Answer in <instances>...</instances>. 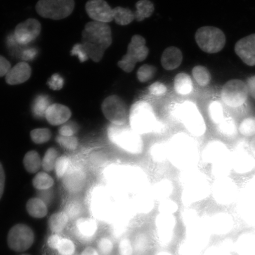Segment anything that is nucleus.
I'll return each instance as SVG.
<instances>
[{
	"instance_id": "obj_20",
	"label": "nucleus",
	"mask_w": 255,
	"mask_h": 255,
	"mask_svg": "<svg viewBox=\"0 0 255 255\" xmlns=\"http://www.w3.org/2000/svg\"><path fill=\"white\" fill-rule=\"evenodd\" d=\"M76 232L78 237L83 241H91L97 234L98 225L94 219L79 218L76 222Z\"/></svg>"
},
{
	"instance_id": "obj_25",
	"label": "nucleus",
	"mask_w": 255,
	"mask_h": 255,
	"mask_svg": "<svg viewBox=\"0 0 255 255\" xmlns=\"http://www.w3.org/2000/svg\"><path fill=\"white\" fill-rule=\"evenodd\" d=\"M136 11L133 13L137 21H142L151 17L154 11V6L149 0H139L136 3Z\"/></svg>"
},
{
	"instance_id": "obj_42",
	"label": "nucleus",
	"mask_w": 255,
	"mask_h": 255,
	"mask_svg": "<svg viewBox=\"0 0 255 255\" xmlns=\"http://www.w3.org/2000/svg\"><path fill=\"white\" fill-rule=\"evenodd\" d=\"M70 159L66 156H62L57 158L55 165V170L57 177L61 178L68 170Z\"/></svg>"
},
{
	"instance_id": "obj_54",
	"label": "nucleus",
	"mask_w": 255,
	"mask_h": 255,
	"mask_svg": "<svg viewBox=\"0 0 255 255\" xmlns=\"http://www.w3.org/2000/svg\"><path fill=\"white\" fill-rule=\"evenodd\" d=\"M37 54V50L35 48H28L21 53V59L25 60V61L32 60L36 56Z\"/></svg>"
},
{
	"instance_id": "obj_18",
	"label": "nucleus",
	"mask_w": 255,
	"mask_h": 255,
	"mask_svg": "<svg viewBox=\"0 0 255 255\" xmlns=\"http://www.w3.org/2000/svg\"><path fill=\"white\" fill-rule=\"evenodd\" d=\"M31 75V68L27 62H21L15 65L5 75V81L10 85L23 84Z\"/></svg>"
},
{
	"instance_id": "obj_44",
	"label": "nucleus",
	"mask_w": 255,
	"mask_h": 255,
	"mask_svg": "<svg viewBox=\"0 0 255 255\" xmlns=\"http://www.w3.org/2000/svg\"><path fill=\"white\" fill-rule=\"evenodd\" d=\"M74 243L69 239L62 238L57 250L61 255H73L75 252Z\"/></svg>"
},
{
	"instance_id": "obj_3",
	"label": "nucleus",
	"mask_w": 255,
	"mask_h": 255,
	"mask_svg": "<svg viewBox=\"0 0 255 255\" xmlns=\"http://www.w3.org/2000/svg\"><path fill=\"white\" fill-rule=\"evenodd\" d=\"M194 146L193 141L187 136H175L167 145L168 158L175 166H186L193 161Z\"/></svg>"
},
{
	"instance_id": "obj_51",
	"label": "nucleus",
	"mask_w": 255,
	"mask_h": 255,
	"mask_svg": "<svg viewBox=\"0 0 255 255\" xmlns=\"http://www.w3.org/2000/svg\"><path fill=\"white\" fill-rule=\"evenodd\" d=\"M148 91L151 95L159 97V96L164 95L166 93L167 89L162 83L155 82L149 86Z\"/></svg>"
},
{
	"instance_id": "obj_27",
	"label": "nucleus",
	"mask_w": 255,
	"mask_h": 255,
	"mask_svg": "<svg viewBox=\"0 0 255 255\" xmlns=\"http://www.w3.org/2000/svg\"><path fill=\"white\" fill-rule=\"evenodd\" d=\"M113 19L117 24L127 25L134 20V14L129 8L117 7L113 9Z\"/></svg>"
},
{
	"instance_id": "obj_12",
	"label": "nucleus",
	"mask_w": 255,
	"mask_h": 255,
	"mask_svg": "<svg viewBox=\"0 0 255 255\" xmlns=\"http://www.w3.org/2000/svg\"><path fill=\"white\" fill-rule=\"evenodd\" d=\"M34 241V232L27 225H16L8 232V246L15 252L21 253L28 250L33 244Z\"/></svg>"
},
{
	"instance_id": "obj_14",
	"label": "nucleus",
	"mask_w": 255,
	"mask_h": 255,
	"mask_svg": "<svg viewBox=\"0 0 255 255\" xmlns=\"http://www.w3.org/2000/svg\"><path fill=\"white\" fill-rule=\"evenodd\" d=\"M41 30L40 22L36 19L29 18L15 27L14 36L18 44L24 46L36 40Z\"/></svg>"
},
{
	"instance_id": "obj_22",
	"label": "nucleus",
	"mask_w": 255,
	"mask_h": 255,
	"mask_svg": "<svg viewBox=\"0 0 255 255\" xmlns=\"http://www.w3.org/2000/svg\"><path fill=\"white\" fill-rule=\"evenodd\" d=\"M174 88L175 92L178 94H189L193 89L192 80L186 73H178L174 78Z\"/></svg>"
},
{
	"instance_id": "obj_50",
	"label": "nucleus",
	"mask_w": 255,
	"mask_h": 255,
	"mask_svg": "<svg viewBox=\"0 0 255 255\" xmlns=\"http://www.w3.org/2000/svg\"><path fill=\"white\" fill-rule=\"evenodd\" d=\"M82 208L80 204L77 202L69 203L66 207L65 213L69 219H74L81 214Z\"/></svg>"
},
{
	"instance_id": "obj_5",
	"label": "nucleus",
	"mask_w": 255,
	"mask_h": 255,
	"mask_svg": "<svg viewBox=\"0 0 255 255\" xmlns=\"http://www.w3.org/2000/svg\"><path fill=\"white\" fill-rule=\"evenodd\" d=\"M149 49L146 46V41L141 35L135 34L131 38L128 46L127 52L118 66L127 73L131 72L137 62H141L147 58Z\"/></svg>"
},
{
	"instance_id": "obj_19",
	"label": "nucleus",
	"mask_w": 255,
	"mask_h": 255,
	"mask_svg": "<svg viewBox=\"0 0 255 255\" xmlns=\"http://www.w3.org/2000/svg\"><path fill=\"white\" fill-rule=\"evenodd\" d=\"M62 178L64 187L71 193L79 192L85 184V174L77 169H68Z\"/></svg>"
},
{
	"instance_id": "obj_59",
	"label": "nucleus",
	"mask_w": 255,
	"mask_h": 255,
	"mask_svg": "<svg viewBox=\"0 0 255 255\" xmlns=\"http://www.w3.org/2000/svg\"><path fill=\"white\" fill-rule=\"evenodd\" d=\"M251 149L252 151H253L254 154L255 155V135L253 136V138L251 140Z\"/></svg>"
},
{
	"instance_id": "obj_35",
	"label": "nucleus",
	"mask_w": 255,
	"mask_h": 255,
	"mask_svg": "<svg viewBox=\"0 0 255 255\" xmlns=\"http://www.w3.org/2000/svg\"><path fill=\"white\" fill-rule=\"evenodd\" d=\"M150 155L153 160L156 162H162L168 158L167 146L164 143H157L151 146Z\"/></svg>"
},
{
	"instance_id": "obj_6",
	"label": "nucleus",
	"mask_w": 255,
	"mask_h": 255,
	"mask_svg": "<svg viewBox=\"0 0 255 255\" xmlns=\"http://www.w3.org/2000/svg\"><path fill=\"white\" fill-rule=\"evenodd\" d=\"M195 40L201 50L210 54L221 52L226 42V36L222 30L213 26L199 28L195 34Z\"/></svg>"
},
{
	"instance_id": "obj_4",
	"label": "nucleus",
	"mask_w": 255,
	"mask_h": 255,
	"mask_svg": "<svg viewBox=\"0 0 255 255\" xmlns=\"http://www.w3.org/2000/svg\"><path fill=\"white\" fill-rule=\"evenodd\" d=\"M108 179L116 186L128 190H136L142 187L144 174L133 167H114L108 173Z\"/></svg>"
},
{
	"instance_id": "obj_57",
	"label": "nucleus",
	"mask_w": 255,
	"mask_h": 255,
	"mask_svg": "<svg viewBox=\"0 0 255 255\" xmlns=\"http://www.w3.org/2000/svg\"><path fill=\"white\" fill-rule=\"evenodd\" d=\"M5 178L4 168H3L1 163L0 162V199H1L3 193H4Z\"/></svg>"
},
{
	"instance_id": "obj_33",
	"label": "nucleus",
	"mask_w": 255,
	"mask_h": 255,
	"mask_svg": "<svg viewBox=\"0 0 255 255\" xmlns=\"http://www.w3.org/2000/svg\"><path fill=\"white\" fill-rule=\"evenodd\" d=\"M172 190H173V188H172V185L170 181L163 180L155 185L153 193H154V196L158 199L162 200L168 199Z\"/></svg>"
},
{
	"instance_id": "obj_26",
	"label": "nucleus",
	"mask_w": 255,
	"mask_h": 255,
	"mask_svg": "<svg viewBox=\"0 0 255 255\" xmlns=\"http://www.w3.org/2000/svg\"><path fill=\"white\" fill-rule=\"evenodd\" d=\"M133 205L137 212L140 213H148L154 207V199L149 194H139L135 198Z\"/></svg>"
},
{
	"instance_id": "obj_17",
	"label": "nucleus",
	"mask_w": 255,
	"mask_h": 255,
	"mask_svg": "<svg viewBox=\"0 0 255 255\" xmlns=\"http://www.w3.org/2000/svg\"><path fill=\"white\" fill-rule=\"evenodd\" d=\"M44 117L51 125L60 126L68 122L72 117V112L65 105L54 104L48 107Z\"/></svg>"
},
{
	"instance_id": "obj_2",
	"label": "nucleus",
	"mask_w": 255,
	"mask_h": 255,
	"mask_svg": "<svg viewBox=\"0 0 255 255\" xmlns=\"http://www.w3.org/2000/svg\"><path fill=\"white\" fill-rule=\"evenodd\" d=\"M110 141L123 150L131 154H140L143 150V142L138 134L129 126L111 124L107 129Z\"/></svg>"
},
{
	"instance_id": "obj_24",
	"label": "nucleus",
	"mask_w": 255,
	"mask_h": 255,
	"mask_svg": "<svg viewBox=\"0 0 255 255\" xmlns=\"http://www.w3.org/2000/svg\"><path fill=\"white\" fill-rule=\"evenodd\" d=\"M27 211L34 218H43L47 213V206L39 198H33L28 201L26 205Z\"/></svg>"
},
{
	"instance_id": "obj_16",
	"label": "nucleus",
	"mask_w": 255,
	"mask_h": 255,
	"mask_svg": "<svg viewBox=\"0 0 255 255\" xmlns=\"http://www.w3.org/2000/svg\"><path fill=\"white\" fill-rule=\"evenodd\" d=\"M235 51L246 65L255 66V33L238 41L235 44Z\"/></svg>"
},
{
	"instance_id": "obj_15",
	"label": "nucleus",
	"mask_w": 255,
	"mask_h": 255,
	"mask_svg": "<svg viewBox=\"0 0 255 255\" xmlns=\"http://www.w3.org/2000/svg\"><path fill=\"white\" fill-rule=\"evenodd\" d=\"M85 9L94 21L108 23L114 20L113 8L105 0H89Z\"/></svg>"
},
{
	"instance_id": "obj_13",
	"label": "nucleus",
	"mask_w": 255,
	"mask_h": 255,
	"mask_svg": "<svg viewBox=\"0 0 255 255\" xmlns=\"http://www.w3.org/2000/svg\"><path fill=\"white\" fill-rule=\"evenodd\" d=\"M114 199L105 190L100 189L92 196L90 208L93 214L101 219L110 218L116 213Z\"/></svg>"
},
{
	"instance_id": "obj_23",
	"label": "nucleus",
	"mask_w": 255,
	"mask_h": 255,
	"mask_svg": "<svg viewBox=\"0 0 255 255\" xmlns=\"http://www.w3.org/2000/svg\"><path fill=\"white\" fill-rule=\"evenodd\" d=\"M155 225L157 231L173 233L176 225V219L174 215L159 213L156 217Z\"/></svg>"
},
{
	"instance_id": "obj_61",
	"label": "nucleus",
	"mask_w": 255,
	"mask_h": 255,
	"mask_svg": "<svg viewBox=\"0 0 255 255\" xmlns=\"http://www.w3.org/2000/svg\"><path fill=\"white\" fill-rule=\"evenodd\" d=\"M28 255V254H22V255Z\"/></svg>"
},
{
	"instance_id": "obj_53",
	"label": "nucleus",
	"mask_w": 255,
	"mask_h": 255,
	"mask_svg": "<svg viewBox=\"0 0 255 255\" xmlns=\"http://www.w3.org/2000/svg\"><path fill=\"white\" fill-rule=\"evenodd\" d=\"M11 68V64L4 57L0 55V78L7 75Z\"/></svg>"
},
{
	"instance_id": "obj_46",
	"label": "nucleus",
	"mask_w": 255,
	"mask_h": 255,
	"mask_svg": "<svg viewBox=\"0 0 255 255\" xmlns=\"http://www.w3.org/2000/svg\"><path fill=\"white\" fill-rule=\"evenodd\" d=\"M219 130L226 135H232L236 130V126L234 120L231 118L223 119L219 123Z\"/></svg>"
},
{
	"instance_id": "obj_58",
	"label": "nucleus",
	"mask_w": 255,
	"mask_h": 255,
	"mask_svg": "<svg viewBox=\"0 0 255 255\" xmlns=\"http://www.w3.org/2000/svg\"><path fill=\"white\" fill-rule=\"evenodd\" d=\"M81 255H100L95 248L88 247L82 252Z\"/></svg>"
},
{
	"instance_id": "obj_28",
	"label": "nucleus",
	"mask_w": 255,
	"mask_h": 255,
	"mask_svg": "<svg viewBox=\"0 0 255 255\" xmlns=\"http://www.w3.org/2000/svg\"><path fill=\"white\" fill-rule=\"evenodd\" d=\"M69 219L65 212L52 215L49 220V227L51 231L56 234L62 232L68 225Z\"/></svg>"
},
{
	"instance_id": "obj_11",
	"label": "nucleus",
	"mask_w": 255,
	"mask_h": 255,
	"mask_svg": "<svg viewBox=\"0 0 255 255\" xmlns=\"http://www.w3.org/2000/svg\"><path fill=\"white\" fill-rule=\"evenodd\" d=\"M247 84L240 79H232L226 83L221 91V98L226 105L238 107L247 101L248 97Z\"/></svg>"
},
{
	"instance_id": "obj_1",
	"label": "nucleus",
	"mask_w": 255,
	"mask_h": 255,
	"mask_svg": "<svg viewBox=\"0 0 255 255\" xmlns=\"http://www.w3.org/2000/svg\"><path fill=\"white\" fill-rule=\"evenodd\" d=\"M128 122L129 127L139 135L156 131L161 127L152 107L143 101L132 105L129 111Z\"/></svg>"
},
{
	"instance_id": "obj_60",
	"label": "nucleus",
	"mask_w": 255,
	"mask_h": 255,
	"mask_svg": "<svg viewBox=\"0 0 255 255\" xmlns=\"http://www.w3.org/2000/svg\"><path fill=\"white\" fill-rule=\"evenodd\" d=\"M155 255H173L168 253V252L161 251V252H159V253H158L157 254H156Z\"/></svg>"
},
{
	"instance_id": "obj_39",
	"label": "nucleus",
	"mask_w": 255,
	"mask_h": 255,
	"mask_svg": "<svg viewBox=\"0 0 255 255\" xmlns=\"http://www.w3.org/2000/svg\"><path fill=\"white\" fill-rule=\"evenodd\" d=\"M239 132L245 136L255 135V118L250 117L245 119L239 127Z\"/></svg>"
},
{
	"instance_id": "obj_38",
	"label": "nucleus",
	"mask_w": 255,
	"mask_h": 255,
	"mask_svg": "<svg viewBox=\"0 0 255 255\" xmlns=\"http://www.w3.org/2000/svg\"><path fill=\"white\" fill-rule=\"evenodd\" d=\"M132 246L133 251H135L136 253H145L149 247V239L147 235L143 233L137 235L133 241Z\"/></svg>"
},
{
	"instance_id": "obj_10",
	"label": "nucleus",
	"mask_w": 255,
	"mask_h": 255,
	"mask_svg": "<svg viewBox=\"0 0 255 255\" xmlns=\"http://www.w3.org/2000/svg\"><path fill=\"white\" fill-rule=\"evenodd\" d=\"M101 110L105 119L114 125H126L128 121L129 111L127 105L118 95H110L105 98L102 103Z\"/></svg>"
},
{
	"instance_id": "obj_30",
	"label": "nucleus",
	"mask_w": 255,
	"mask_h": 255,
	"mask_svg": "<svg viewBox=\"0 0 255 255\" xmlns=\"http://www.w3.org/2000/svg\"><path fill=\"white\" fill-rule=\"evenodd\" d=\"M192 75L194 80L201 87H206L211 82V73L205 66L199 65L194 67Z\"/></svg>"
},
{
	"instance_id": "obj_29",
	"label": "nucleus",
	"mask_w": 255,
	"mask_h": 255,
	"mask_svg": "<svg viewBox=\"0 0 255 255\" xmlns=\"http://www.w3.org/2000/svg\"><path fill=\"white\" fill-rule=\"evenodd\" d=\"M25 168L30 173H36L41 166V160L36 151H31L25 155L23 159Z\"/></svg>"
},
{
	"instance_id": "obj_34",
	"label": "nucleus",
	"mask_w": 255,
	"mask_h": 255,
	"mask_svg": "<svg viewBox=\"0 0 255 255\" xmlns=\"http://www.w3.org/2000/svg\"><path fill=\"white\" fill-rule=\"evenodd\" d=\"M58 158V153L55 148L48 149L43 160L41 161V166L45 171L50 172L55 169L56 159Z\"/></svg>"
},
{
	"instance_id": "obj_21",
	"label": "nucleus",
	"mask_w": 255,
	"mask_h": 255,
	"mask_svg": "<svg viewBox=\"0 0 255 255\" xmlns=\"http://www.w3.org/2000/svg\"><path fill=\"white\" fill-rule=\"evenodd\" d=\"M183 59V53L178 48L168 47L162 54L161 63L164 69L173 71L180 66Z\"/></svg>"
},
{
	"instance_id": "obj_37",
	"label": "nucleus",
	"mask_w": 255,
	"mask_h": 255,
	"mask_svg": "<svg viewBox=\"0 0 255 255\" xmlns=\"http://www.w3.org/2000/svg\"><path fill=\"white\" fill-rule=\"evenodd\" d=\"M32 141L37 144L49 141L52 136L50 130L47 128L35 129L30 133Z\"/></svg>"
},
{
	"instance_id": "obj_48",
	"label": "nucleus",
	"mask_w": 255,
	"mask_h": 255,
	"mask_svg": "<svg viewBox=\"0 0 255 255\" xmlns=\"http://www.w3.org/2000/svg\"><path fill=\"white\" fill-rule=\"evenodd\" d=\"M133 248L131 241L128 238H124L120 242L119 245V255H132Z\"/></svg>"
},
{
	"instance_id": "obj_49",
	"label": "nucleus",
	"mask_w": 255,
	"mask_h": 255,
	"mask_svg": "<svg viewBox=\"0 0 255 255\" xmlns=\"http://www.w3.org/2000/svg\"><path fill=\"white\" fill-rule=\"evenodd\" d=\"M47 84L53 91H59L64 85V80L58 73H55L48 80Z\"/></svg>"
},
{
	"instance_id": "obj_9",
	"label": "nucleus",
	"mask_w": 255,
	"mask_h": 255,
	"mask_svg": "<svg viewBox=\"0 0 255 255\" xmlns=\"http://www.w3.org/2000/svg\"><path fill=\"white\" fill-rule=\"evenodd\" d=\"M177 113L183 125L192 134L202 136L205 133V121L196 104L185 102L178 108Z\"/></svg>"
},
{
	"instance_id": "obj_40",
	"label": "nucleus",
	"mask_w": 255,
	"mask_h": 255,
	"mask_svg": "<svg viewBox=\"0 0 255 255\" xmlns=\"http://www.w3.org/2000/svg\"><path fill=\"white\" fill-rule=\"evenodd\" d=\"M209 113L210 119L215 124H219L223 120V107L219 102L213 101L210 104Z\"/></svg>"
},
{
	"instance_id": "obj_36",
	"label": "nucleus",
	"mask_w": 255,
	"mask_h": 255,
	"mask_svg": "<svg viewBox=\"0 0 255 255\" xmlns=\"http://www.w3.org/2000/svg\"><path fill=\"white\" fill-rule=\"evenodd\" d=\"M155 67L151 65L145 64L140 67L136 72L137 78L141 83H145L150 81L156 73Z\"/></svg>"
},
{
	"instance_id": "obj_8",
	"label": "nucleus",
	"mask_w": 255,
	"mask_h": 255,
	"mask_svg": "<svg viewBox=\"0 0 255 255\" xmlns=\"http://www.w3.org/2000/svg\"><path fill=\"white\" fill-rule=\"evenodd\" d=\"M75 5V0H39L36 9L41 17L59 20L71 15Z\"/></svg>"
},
{
	"instance_id": "obj_41",
	"label": "nucleus",
	"mask_w": 255,
	"mask_h": 255,
	"mask_svg": "<svg viewBox=\"0 0 255 255\" xmlns=\"http://www.w3.org/2000/svg\"><path fill=\"white\" fill-rule=\"evenodd\" d=\"M56 140L63 147L70 151L75 150L79 144L78 139L75 136H64L60 135L56 137Z\"/></svg>"
},
{
	"instance_id": "obj_52",
	"label": "nucleus",
	"mask_w": 255,
	"mask_h": 255,
	"mask_svg": "<svg viewBox=\"0 0 255 255\" xmlns=\"http://www.w3.org/2000/svg\"><path fill=\"white\" fill-rule=\"evenodd\" d=\"M71 55L77 56L80 61L81 62H84L89 59V57L87 54H86L84 49H83L81 43L76 44L73 47V49L71 50Z\"/></svg>"
},
{
	"instance_id": "obj_56",
	"label": "nucleus",
	"mask_w": 255,
	"mask_h": 255,
	"mask_svg": "<svg viewBox=\"0 0 255 255\" xmlns=\"http://www.w3.org/2000/svg\"><path fill=\"white\" fill-rule=\"evenodd\" d=\"M247 86L249 93L255 100V75L248 78Z\"/></svg>"
},
{
	"instance_id": "obj_43",
	"label": "nucleus",
	"mask_w": 255,
	"mask_h": 255,
	"mask_svg": "<svg viewBox=\"0 0 255 255\" xmlns=\"http://www.w3.org/2000/svg\"><path fill=\"white\" fill-rule=\"evenodd\" d=\"M178 210L177 203L170 199H165L161 200L158 206V211L159 213L164 214L174 215Z\"/></svg>"
},
{
	"instance_id": "obj_7",
	"label": "nucleus",
	"mask_w": 255,
	"mask_h": 255,
	"mask_svg": "<svg viewBox=\"0 0 255 255\" xmlns=\"http://www.w3.org/2000/svg\"><path fill=\"white\" fill-rule=\"evenodd\" d=\"M84 42H88L106 50L113 43V36L110 25L92 21L85 25L82 34Z\"/></svg>"
},
{
	"instance_id": "obj_47",
	"label": "nucleus",
	"mask_w": 255,
	"mask_h": 255,
	"mask_svg": "<svg viewBox=\"0 0 255 255\" xmlns=\"http://www.w3.org/2000/svg\"><path fill=\"white\" fill-rule=\"evenodd\" d=\"M79 130L78 124L74 122H70L64 124L60 128L59 132L60 135L64 136H74L76 133H77Z\"/></svg>"
},
{
	"instance_id": "obj_45",
	"label": "nucleus",
	"mask_w": 255,
	"mask_h": 255,
	"mask_svg": "<svg viewBox=\"0 0 255 255\" xmlns=\"http://www.w3.org/2000/svg\"><path fill=\"white\" fill-rule=\"evenodd\" d=\"M99 252L103 255H110L113 253L114 244L110 238L103 237L99 239L97 242Z\"/></svg>"
},
{
	"instance_id": "obj_55",
	"label": "nucleus",
	"mask_w": 255,
	"mask_h": 255,
	"mask_svg": "<svg viewBox=\"0 0 255 255\" xmlns=\"http://www.w3.org/2000/svg\"><path fill=\"white\" fill-rule=\"evenodd\" d=\"M62 239V238L59 235L56 234L52 235L49 239H48V245H49L50 248L54 249V250H57Z\"/></svg>"
},
{
	"instance_id": "obj_32",
	"label": "nucleus",
	"mask_w": 255,
	"mask_h": 255,
	"mask_svg": "<svg viewBox=\"0 0 255 255\" xmlns=\"http://www.w3.org/2000/svg\"><path fill=\"white\" fill-rule=\"evenodd\" d=\"M53 184V178L44 172H40L34 177L33 180L34 187L41 190L50 189Z\"/></svg>"
},
{
	"instance_id": "obj_31",
	"label": "nucleus",
	"mask_w": 255,
	"mask_h": 255,
	"mask_svg": "<svg viewBox=\"0 0 255 255\" xmlns=\"http://www.w3.org/2000/svg\"><path fill=\"white\" fill-rule=\"evenodd\" d=\"M50 105L49 99L47 96H38L33 104V113L37 117L45 116L46 111Z\"/></svg>"
}]
</instances>
